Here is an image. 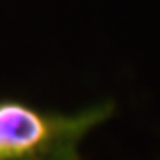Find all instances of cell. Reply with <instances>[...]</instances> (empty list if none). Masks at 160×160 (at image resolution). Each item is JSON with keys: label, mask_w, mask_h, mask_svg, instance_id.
Returning <instances> with one entry per match:
<instances>
[{"label": "cell", "mask_w": 160, "mask_h": 160, "mask_svg": "<svg viewBox=\"0 0 160 160\" xmlns=\"http://www.w3.org/2000/svg\"><path fill=\"white\" fill-rule=\"evenodd\" d=\"M110 114V104L64 116L0 100V160H81L79 141Z\"/></svg>", "instance_id": "6da1fadb"}]
</instances>
